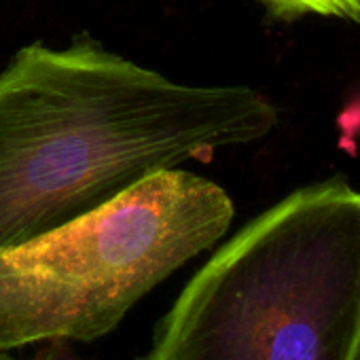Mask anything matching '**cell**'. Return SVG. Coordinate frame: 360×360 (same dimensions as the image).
Wrapping results in <instances>:
<instances>
[{
    "mask_svg": "<svg viewBox=\"0 0 360 360\" xmlns=\"http://www.w3.org/2000/svg\"><path fill=\"white\" fill-rule=\"evenodd\" d=\"M276 123L252 87L178 83L87 34L22 47L0 70V250Z\"/></svg>",
    "mask_w": 360,
    "mask_h": 360,
    "instance_id": "cell-1",
    "label": "cell"
},
{
    "mask_svg": "<svg viewBox=\"0 0 360 360\" xmlns=\"http://www.w3.org/2000/svg\"><path fill=\"white\" fill-rule=\"evenodd\" d=\"M360 191L303 187L191 278L142 360H356Z\"/></svg>",
    "mask_w": 360,
    "mask_h": 360,
    "instance_id": "cell-2",
    "label": "cell"
},
{
    "mask_svg": "<svg viewBox=\"0 0 360 360\" xmlns=\"http://www.w3.org/2000/svg\"><path fill=\"white\" fill-rule=\"evenodd\" d=\"M233 202L183 167L144 178L108 204L0 250V349L91 341L157 284L214 246Z\"/></svg>",
    "mask_w": 360,
    "mask_h": 360,
    "instance_id": "cell-3",
    "label": "cell"
},
{
    "mask_svg": "<svg viewBox=\"0 0 360 360\" xmlns=\"http://www.w3.org/2000/svg\"><path fill=\"white\" fill-rule=\"evenodd\" d=\"M259 3L284 20L322 15L360 26V0H259Z\"/></svg>",
    "mask_w": 360,
    "mask_h": 360,
    "instance_id": "cell-4",
    "label": "cell"
},
{
    "mask_svg": "<svg viewBox=\"0 0 360 360\" xmlns=\"http://www.w3.org/2000/svg\"><path fill=\"white\" fill-rule=\"evenodd\" d=\"M0 360H13V358H9V356H0Z\"/></svg>",
    "mask_w": 360,
    "mask_h": 360,
    "instance_id": "cell-5",
    "label": "cell"
},
{
    "mask_svg": "<svg viewBox=\"0 0 360 360\" xmlns=\"http://www.w3.org/2000/svg\"><path fill=\"white\" fill-rule=\"evenodd\" d=\"M356 360H360V349H358V354H356Z\"/></svg>",
    "mask_w": 360,
    "mask_h": 360,
    "instance_id": "cell-6",
    "label": "cell"
}]
</instances>
